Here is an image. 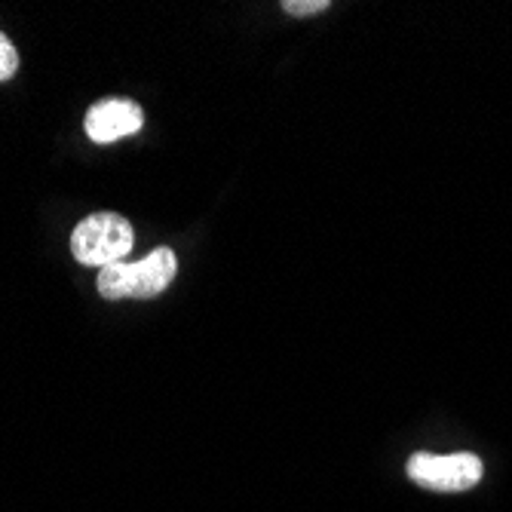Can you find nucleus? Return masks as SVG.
Returning a JSON list of instances; mask_svg holds the SVG:
<instances>
[{
  "label": "nucleus",
  "mask_w": 512,
  "mask_h": 512,
  "mask_svg": "<svg viewBox=\"0 0 512 512\" xmlns=\"http://www.w3.org/2000/svg\"><path fill=\"white\" fill-rule=\"evenodd\" d=\"M178 261L172 249H154L142 261H120L99 273V295L108 301L123 298H157L175 279Z\"/></svg>",
  "instance_id": "f257e3e1"
},
{
  "label": "nucleus",
  "mask_w": 512,
  "mask_h": 512,
  "mask_svg": "<svg viewBox=\"0 0 512 512\" xmlns=\"http://www.w3.org/2000/svg\"><path fill=\"white\" fill-rule=\"evenodd\" d=\"M135 243L132 224L117 212H96L83 218L71 234V252L86 267H111L129 255Z\"/></svg>",
  "instance_id": "f03ea898"
},
{
  "label": "nucleus",
  "mask_w": 512,
  "mask_h": 512,
  "mask_svg": "<svg viewBox=\"0 0 512 512\" xmlns=\"http://www.w3.org/2000/svg\"><path fill=\"white\" fill-rule=\"evenodd\" d=\"M485 467L476 454L457 451V454H414L408 460V479L421 488L430 491H470L473 485H479Z\"/></svg>",
  "instance_id": "7ed1b4c3"
},
{
  "label": "nucleus",
  "mask_w": 512,
  "mask_h": 512,
  "mask_svg": "<svg viewBox=\"0 0 512 512\" xmlns=\"http://www.w3.org/2000/svg\"><path fill=\"white\" fill-rule=\"evenodd\" d=\"M145 126V111L132 99H105L96 102L86 114V135L99 145L120 142L126 135H135Z\"/></svg>",
  "instance_id": "20e7f679"
},
{
  "label": "nucleus",
  "mask_w": 512,
  "mask_h": 512,
  "mask_svg": "<svg viewBox=\"0 0 512 512\" xmlns=\"http://www.w3.org/2000/svg\"><path fill=\"white\" fill-rule=\"evenodd\" d=\"M19 68V53L7 34H0V80H10Z\"/></svg>",
  "instance_id": "39448f33"
},
{
  "label": "nucleus",
  "mask_w": 512,
  "mask_h": 512,
  "mask_svg": "<svg viewBox=\"0 0 512 512\" xmlns=\"http://www.w3.org/2000/svg\"><path fill=\"white\" fill-rule=\"evenodd\" d=\"M283 10L292 16H313V13L329 10V0H286Z\"/></svg>",
  "instance_id": "423d86ee"
}]
</instances>
